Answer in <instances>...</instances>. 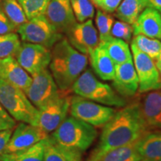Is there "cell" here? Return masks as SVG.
Here are the masks:
<instances>
[{"label": "cell", "mask_w": 161, "mask_h": 161, "mask_svg": "<svg viewBox=\"0 0 161 161\" xmlns=\"http://www.w3.org/2000/svg\"><path fill=\"white\" fill-rule=\"evenodd\" d=\"M98 45L105 50L115 65L133 59L129 46L124 40L111 37L103 43H99Z\"/></svg>", "instance_id": "cell-23"}, {"label": "cell", "mask_w": 161, "mask_h": 161, "mask_svg": "<svg viewBox=\"0 0 161 161\" xmlns=\"http://www.w3.org/2000/svg\"><path fill=\"white\" fill-rule=\"evenodd\" d=\"M17 31L22 41L39 44L49 49L64 37L48 21L45 15L28 20L18 28Z\"/></svg>", "instance_id": "cell-6"}, {"label": "cell", "mask_w": 161, "mask_h": 161, "mask_svg": "<svg viewBox=\"0 0 161 161\" xmlns=\"http://www.w3.org/2000/svg\"><path fill=\"white\" fill-rule=\"evenodd\" d=\"M0 104L16 121L37 125L39 110L25 92L0 79Z\"/></svg>", "instance_id": "cell-5"}, {"label": "cell", "mask_w": 161, "mask_h": 161, "mask_svg": "<svg viewBox=\"0 0 161 161\" xmlns=\"http://www.w3.org/2000/svg\"><path fill=\"white\" fill-rule=\"evenodd\" d=\"M66 35L68 41L75 49L87 56L99 44L97 29L92 19L78 23Z\"/></svg>", "instance_id": "cell-12"}, {"label": "cell", "mask_w": 161, "mask_h": 161, "mask_svg": "<svg viewBox=\"0 0 161 161\" xmlns=\"http://www.w3.org/2000/svg\"><path fill=\"white\" fill-rule=\"evenodd\" d=\"M71 91L75 95L110 107L123 108L126 101L109 84L96 77L94 72L86 69L72 86Z\"/></svg>", "instance_id": "cell-4"}, {"label": "cell", "mask_w": 161, "mask_h": 161, "mask_svg": "<svg viewBox=\"0 0 161 161\" xmlns=\"http://www.w3.org/2000/svg\"><path fill=\"white\" fill-rule=\"evenodd\" d=\"M140 161H161V130L147 131L139 143Z\"/></svg>", "instance_id": "cell-20"}, {"label": "cell", "mask_w": 161, "mask_h": 161, "mask_svg": "<svg viewBox=\"0 0 161 161\" xmlns=\"http://www.w3.org/2000/svg\"><path fill=\"white\" fill-rule=\"evenodd\" d=\"M0 161H2V160H0Z\"/></svg>", "instance_id": "cell-39"}, {"label": "cell", "mask_w": 161, "mask_h": 161, "mask_svg": "<svg viewBox=\"0 0 161 161\" xmlns=\"http://www.w3.org/2000/svg\"><path fill=\"white\" fill-rule=\"evenodd\" d=\"M140 106L148 128L161 130V89L148 92Z\"/></svg>", "instance_id": "cell-18"}, {"label": "cell", "mask_w": 161, "mask_h": 161, "mask_svg": "<svg viewBox=\"0 0 161 161\" xmlns=\"http://www.w3.org/2000/svg\"><path fill=\"white\" fill-rule=\"evenodd\" d=\"M92 72L102 80H113L115 75V64L103 48L98 45L89 55Z\"/></svg>", "instance_id": "cell-19"}, {"label": "cell", "mask_w": 161, "mask_h": 161, "mask_svg": "<svg viewBox=\"0 0 161 161\" xmlns=\"http://www.w3.org/2000/svg\"><path fill=\"white\" fill-rule=\"evenodd\" d=\"M122 1V0H91L94 6L98 9L109 14L116 11Z\"/></svg>", "instance_id": "cell-34"}, {"label": "cell", "mask_w": 161, "mask_h": 161, "mask_svg": "<svg viewBox=\"0 0 161 161\" xmlns=\"http://www.w3.org/2000/svg\"><path fill=\"white\" fill-rule=\"evenodd\" d=\"M31 75L48 69L52 58L50 49L39 44L23 42L14 56Z\"/></svg>", "instance_id": "cell-10"}, {"label": "cell", "mask_w": 161, "mask_h": 161, "mask_svg": "<svg viewBox=\"0 0 161 161\" xmlns=\"http://www.w3.org/2000/svg\"><path fill=\"white\" fill-rule=\"evenodd\" d=\"M140 139L125 146L110 150L95 158L86 161H140L139 143Z\"/></svg>", "instance_id": "cell-21"}, {"label": "cell", "mask_w": 161, "mask_h": 161, "mask_svg": "<svg viewBox=\"0 0 161 161\" xmlns=\"http://www.w3.org/2000/svg\"><path fill=\"white\" fill-rule=\"evenodd\" d=\"M112 37L119 38L124 41H130L133 35V27L130 24L125 23V22L115 21L111 29Z\"/></svg>", "instance_id": "cell-32"}, {"label": "cell", "mask_w": 161, "mask_h": 161, "mask_svg": "<svg viewBox=\"0 0 161 161\" xmlns=\"http://www.w3.org/2000/svg\"><path fill=\"white\" fill-rule=\"evenodd\" d=\"M69 2L78 23H83L93 18L95 8L91 0H69Z\"/></svg>", "instance_id": "cell-29"}, {"label": "cell", "mask_w": 161, "mask_h": 161, "mask_svg": "<svg viewBox=\"0 0 161 161\" xmlns=\"http://www.w3.org/2000/svg\"><path fill=\"white\" fill-rule=\"evenodd\" d=\"M2 9L16 29L28 21L25 12L17 0H0Z\"/></svg>", "instance_id": "cell-26"}, {"label": "cell", "mask_w": 161, "mask_h": 161, "mask_svg": "<svg viewBox=\"0 0 161 161\" xmlns=\"http://www.w3.org/2000/svg\"><path fill=\"white\" fill-rule=\"evenodd\" d=\"M48 136L49 134L39 127L20 122L13 130L4 154L25 149L48 137Z\"/></svg>", "instance_id": "cell-13"}, {"label": "cell", "mask_w": 161, "mask_h": 161, "mask_svg": "<svg viewBox=\"0 0 161 161\" xmlns=\"http://www.w3.org/2000/svg\"><path fill=\"white\" fill-rule=\"evenodd\" d=\"M131 43L154 60L161 52V41L158 39L148 37L143 35H135L133 37Z\"/></svg>", "instance_id": "cell-27"}, {"label": "cell", "mask_w": 161, "mask_h": 161, "mask_svg": "<svg viewBox=\"0 0 161 161\" xmlns=\"http://www.w3.org/2000/svg\"><path fill=\"white\" fill-rule=\"evenodd\" d=\"M133 63L139 82V92H148L161 89V78L154 60L130 43Z\"/></svg>", "instance_id": "cell-9"}, {"label": "cell", "mask_w": 161, "mask_h": 161, "mask_svg": "<svg viewBox=\"0 0 161 161\" xmlns=\"http://www.w3.org/2000/svg\"><path fill=\"white\" fill-rule=\"evenodd\" d=\"M47 138V137H46ZM46 139L29 148L0 155L2 161H43Z\"/></svg>", "instance_id": "cell-24"}, {"label": "cell", "mask_w": 161, "mask_h": 161, "mask_svg": "<svg viewBox=\"0 0 161 161\" xmlns=\"http://www.w3.org/2000/svg\"><path fill=\"white\" fill-rule=\"evenodd\" d=\"M96 27L98 29L99 43H103L112 37L111 29L114 23V18L109 13L97 9L95 18Z\"/></svg>", "instance_id": "cell-28"}, {"label": "cell", "mask_w": 161, "mask_h": 161, "mask_svg": "<svg viewBox=\"0 0 161 161\" xmlns=\"http://www.w3.org/2000/svg\"><path fill=\"white\" fill-rule=\"evenodd\" d=\"M0 79L23 90H27L32 81V77L20 66L14 56L0 59Z\"/></svg>", "instance_id": "cell-16"}, {"label": "cell", "mask_w": 161, "mask_h": 161, "mask_svg": "<svg viewBox=\"0 0 161 161\" xmlns=\"http://www.w3.org/2000/svg\"><path fill=\"white\" fill-rule=\"evenodd\" d=\"M14 129L0 130V155L5 152V150Z\"/></svg>", "instance_id": "cell-36"}, {"label": "cell", "mask_w": 161, "mask_h": 161, "mask_svg": "<svg viewBox=\"0 0 161 161\" xmlns=\"http://www.w3.org/2000/svg\"><path fill=\"white\" fill-rule=\"evenodd\" d=\"M31 77V84L24 92L38 110L47 105L61 93V90L58 88L51 72L48 69L36 73Z\"/></svg>", "instance_id": "cell-8"}, {"label": "cell", "mask_w": 161, "mask_h": 161, "mask_svg": "<svg viewBox=\"0 0 161 161\" xmlns=\"http://www.w3.org/2000/svg\"><path fill=\"white\" fill-rule=\"evenodd\" d=\"M97 135V130L94 126L67 116L49 137L60 146L83 153L91 146Z\"/></svg>", "instance_id": "cell-3"}, {"label": "cell", "mask_w": 161, "mask_h": 161, "mask_svg": "<svg viewBox=\"0 0 161 161\" xmlns=\"http://www.w3.org/2000/svg\"><path fill=\"white\" fill-rule=\"evenodd\" d=\"M146 8V0H122L116 10L115 15L120 21L132 25Z\"/></svg>", "instance_id": "cell-25"}, {"label": "cell", "mask_w": 161, "mask_h": 161, "mask_svg": "<svg viewBox=\"0 0 161 161\" xmlns=\"http://www.w3.org/2000/svg\"><path fill=\"white\" fill-rule=\"evenodd\" d=\"M149 130L142 115L140 103L130 104L116 111L104 125L98 145L88 159L125 146L142 137Z\"/></svg>", "instance_id": "cell-1"}, {"label": "cell", "mask_w": 161, "mask_h": 161, "mask_svg": "<svg viewBox=\"0 0 161 161\" xmlns=\"http://www.w3.org/2000/svg\"><path fill=\"white\" fill-rule=\"evenodd\" d=\"M83 153L55 143L49 136L46 139L43 161H82Z\"/></svg>", "instance_id": "cell-22"}, {"label": "cell", "mask_w": 161, "mask_h": 161, "mask_svg": "<svg viewBox=\"0 0 161 161\" xmlns=\"http://www.w3.org/2000/svg\"><path fill=\"white\" fill-rule=\"evenodd\" d=\"M132 27L134 36L143 35L161 40V14L152 8H146Z\"/></svg>", "instance_id": "cell-17"}, {"label": "cell", "mask_w": 161, "mask_h": 161, "mask_svg": "<svg viewBox=\"0 0 161 161\" xmlns=\"http://www.w3.org/2000/svg\"><path fill=\"white\" fill-rule=\"evenodd\" d=\"M20 45L19 37L15 32L0 35V59L14 56Z\"/></svg>", "instance_id": "cell-30"}, {"label": "cell", "mask_w": 161, "mask_h": 161, "mask_svg": "<svg viewBox=\"0 0 161 161\" xmlns=\"http://www.w3.org/2000/svg\"><path fill=\"white\" fill-rule=\"evenodd\" d=\"M15 31H17V29L11 23L0 5V35H5Z\"/></svg>", "instance_id": "cell-35"}, {"label": "cell", "mask_w": 161, "mask_h": 161, "mask_svg": "<svg viewBox=\"0 0 161 161\" xmlns=\"http://www.w3.org/2000/svg\"><path fill=\"white\" fill-rule=\"evenodd\" d=\"M51 52L49 71L56 84L62 91H71L75 80L86 69L88 56L78 52L64 37L55 44Z\"/></svg>", "instance_id": "cell-2"}, {"label": "cell", "mask_w": 161, "mask_h": 161, "mask_svg": "<svg viewBox=\"0 0 161 161\" xmlns=\"http://www.w3.org/2000/svg\"><path fill=\"white\" fill-rule=\"evenodd\" d=\"M113 88L122 97H131L138 91L139 82L133 59L116 64Z\"/></svg>", "instance_id": "cell-15"}, {"label": "cell", "mask_w": 161, "mask_h": 161, "mask_svg": "<svg viewBox=\"0 0 161 161\" xmlns=\"http://www.w3.org/2000/svg\"><path fill=\"white\" fill-rule=\"evenodd\" d=\"M44 15L61 35H67L78 23L69 0H51Z\"/></svg>", "instance_id": "cell-14"}, {"label": "cell", "mask_w": 161, "mask_h": 161, "mask_svg": "<svg viewBox=\"0 0 161 161\" xmlns=\"http://www.w3.org/2000/svg\"><path fill=\"white\" fill-rule=\"evenodd\" d=\"M154 63H155V65L158 68L159 73H160V78H161V52L160 53V55L158 56V58L154 60Z\"/></svg>", "instance_id": "cell-38"}, {"label": "cell", "mask_w": 161, "mask_h": 161, "mask_svg": "<svg viewBox=\"0 0 161 161\" xmlns=\"http://www.w3.org/2000/svg\"><path fill=\"white\" fill-rule=\"evenodd\" d=\"M28 20L44 15L51 0H17Z\"/></svg>", "instance_id": "cell-31"}, {"label": "cell", "mask_w": 161, "mask_h": 161, "mask_svg": "<svg viewBox=\"0 0 161 161\" xmlns=\"http://www.w3.org/2000/svg\"><path fill=\"white\" fill-rule=\"evenodd\" d=\"M17 125V121L8 113L0 104V130L14 129Z\"/></svg>", "instance_id": "cell-33"}, {"label": "cell", "mask_w": 161, "mask_h": 161, "mask_svg": "<svg viewBox=\"0 0 161 161\" xmlns=\"http://www.w3.org/2000/svg\"><path fill=\"white\" fill-rule=\"evenodd\" d=\"M68 92L61 90L57 98L39 110L36 126L49 134L64 122L69 112L71 102L72 96L68 95Z\"/></svg>", "instance_id": "cell-11"}, {"label": "cell", "mask_w": 161, "mask_h": 161, "mask_svg": "<svg viewBox=\"0 0 161 161\" xmlns=\"http://www.w3.org/2000/svg\"><path fill=\"white\" fill-rule=\"evenodd\" d=\"M148 8L158 11L161 14V0H146Z\"/></svg>", "instance_id": "cell-37"}, {"label": "cell", "mask_w": 161, "mask_h": 161, "mask_svg": "<svg viewBox=\"0 0 161 161\" xmlns=\"http://www.w3.org/2000/svg\"><path fill=\"white\" fill-rule=\"evenodd\" d=\"M116 110L110 106L97 103L79 96H72L69 114L72 117L94 127L104 126L113 117Z\"/></svg>", "instance_id": "cell-7"}]
</instances>
